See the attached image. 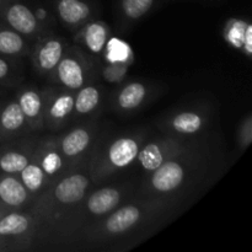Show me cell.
I'll return each instance as SVG.
<instances>
[{
    "mask_svg": "<svg viewBox=\"0 0 252 252\" xmlns=\"http://www.w3.org/2000/svg\"><path fill=\"white\" fill-rule=\"evenodd\" d=\"M185 177V170L179 162H162L152 177V186L158 192H171L182 184Z\"/></svg>",
    "mask_w": 252,
    "mask_h": 252,
    "instance_id": "1",
    "label": "cell"
},
{
    "mask_svg": "<svg viewBox=\"0 0 252 252\" xmlns=\"http://www.w3.org/2000/svg\"><path fill=\"white\" fill-rule=\"evenodd\" d=\"M88 186V177L80 174L71 175L59 182L54 191V196H56L57 201L63 204L76 203L84 198Z\"/></svg>",
    "mask_w": 252,
    "mask_h": 252,
    "instance_id": "2",
    "label": "cell"
},
{
    "mask_svg": "<svg viewBox=\"0 0 252 252\" xmlns=\"http://www.w3.org/2000/svg\"><path fill=\"white\" fill-rule=\"evenodd\" d=\"M7 22L19 33L31 34L37 29L36 15L24 4L14 2L6 10Z\"/></svg>",
    "mask_w": 252,
    "mask_h": 252,
    "instance_id": "3",
    "label": "cell"
},
{
    "mask_svg": "<svg viewBox=\"0 0 252 252\" xmlns=\"http://www.w3.org/2000/svg\"><path fill=\"white\" fill-rule=\"evenodd\" d=\"M139 145L133 138H120L111 144L108 149V160L112 166L122 169L137 159Z\"/></svg>",
    "mask_w": 252,
    "mask_h": 252,
    "instance_id": "4",
    "label": "cell"
},
{
    "mask_svg": "<svg viewBox=\"0 0 252 252\" xmlns=\"http://www.w3.org/2000/svg\"><path fill=\"white\" fill-rule=\"evenodd\" d=\"M142 212L135 206H126L118 209L106 220V230L111 234H121L129 230L139 221Z\"/></svg>",
    "mask_w": 252,
    "mask_h": 252,
    "instance_id": "5",
    "label": "cell"
},
{
    "mask_svg": "<svg viewBox=\"0 0 252 252\" xmlns=\"http://www.w3.org/2000/svg\"><path fill=\"white\" fill-rule=\"evenodd\" d=\"M121 201V194L115 189H102L96 191L90 196L88 201V209L95 216H103L118 206Z\"/></svg>",
    "mask_w": 252,
    "mask_h": 252,
    "instance_id": "6",
    "label": "cell"
},
{
    "mask_svg": "<svg viewBox=\"0 0 252 252\" xmlns=\"http://www.w3.org/2000/svg\"><path fill=\"white\" fill-rule=\"evenodd\" d=\"M57 73H58L61 83L66 88L75 90L83 86L84 70L76 59L70 58V57L61 59L57 65Z\"/></svg>",
    "mask_w": 252,
    "mask_h": 252,
    "instance_id": "7",
    "label": "cell"
},
{
    "mask_svg": "<svg viewBox=\"0 0 252 252\" xmlns=\"http://www.w3.org/2000/svg\"><path fill=\"white\" fill-rule=\"evenodd\" d=\"M57 11L62 21L68 25H78L90 15V7L83 0H58Z\"/></svg>",
    "mask_w": 252,
    "mask_h": 252,
    "instance_id": "8",
    "label": "cell"
},
{
    "mask_svg": "<svg viewBox=\"0 0 252 252\" xmlns=\"http://www.w3.org/2000/svg\"><path fill=\"white\" fill-rule=\"evenodd\" d=\"M0 199L7 206H21L27 199V189L15 177H4L0 181Z\"/></svg>",
    "mask_w": 252,
    "mask_h": 252,
    "instance_id": "9",
    "label": "cell"
},
{
    "mask_svg": "<svg viewBox=\"0 0 252 252\" xmlns=\"http://www.w3.org/2000/svg\"><path fill=\"white\" fill-rule=\"evenodd\" d=\"M63 56V46L57 39L44 42L37 53V63L43 70H52L58 65Z\"/></svg>",
    "mask_w": 252,
    "mask_h": 252,
    "instance_id": "10",
    "label": "cell"
},
{
    "mask_svg": "<svg viewBox=\"0 0 252 252\" xmlns=\"http://www.w3.org/2000/svg\"><path fill=\"white\" fill-rule=\"evenodd\" d=\"M90 143V134L88 130L78 128L69 133L62 140V150L66 157H76L88 148Z\"/></svg>",
    "mask_w": 252,
    "mask_h": 252,
    "instance_id": "11",
    "label": "cell"
},
{
    "mask_svg": "<svg viewBox=\"0 0 252 252\" xmlns=\"http://www.w3.org/2000/svg\"><path fill=\"white\" fill-rule=\"evenodd\" d=\"M106 39H107V30H106L105 25L101 22H94V24L88 25L84 31V41H85L86 47L93 53L102 52L106 44Z\"/></svg>",
    "mask_w": 252,
    "mask_h": 252,
    "instance_id": "12",
    "label": "cell"
},
{
    "mask_svg": "<svg viewBox=\"0 0 252 252\" xmlns=\"http://www.w3.org/2000/svg\"><path fill=\"white\" fill-rule=\"evenodd\" d=\"M145 86L140 83L128 84L118 95V103L125 110H133L143 102L145 97Z\"/></svg>",
    "mask_w": 252,
    "mask_h": 252,
    "instance_id": "13",
    "label": "cell"
},
{
    "mask_svg": "<svg viewBox=\"0 0 252 252\" xmlns=\"http://www.w3.org/2000/svg\"><path fill=\"white\" fill-rule=\"evenodd\" d=\"M202 125L203 118L194 112L179 113L171 122L172 128L181 134H193L201 129Z\"/></svg>",
    "mask_w": 252,
    "mask_h": 252,
    "instance_id": "14",
    "label": "cell"
},
{
    "mask_svg": "<svg viewBox=\"0 0 252 252\" xmlns=\"http://www.w3.org/2000/svg\"><path fill=\"white\" fill-rule=\"evenodd\" d=\"M26 116L22 112L19 102H11L4 108L0 116V125L6 132H15L20 129L25 122Z\"/></svg>",
    "mask_w": 252,
    "mask_h": 252,
    "instance_id": "15",
    "label": "cell"
},
{
    "mask_svg": "<svg viewBox=\"0 0 252 252\" xmlns=\"http://www.w3.org/2000/svg\"><path fill=\"white\" fill-rule=\"evenodd\" d=\"M140 165L148 171H154L164 162V153L157 143H150L138 153Z\"/></svg>",
    "mask_w": 252,
    "mask_h": 252,
    "instance_id": "16",
    "label": "cell"
},
{
    "mask_svg": "<svg viewBox=\"0 0 252 252\" xmlns=\"http://www.w3.org/2000/svg\"><path fill=\"white\" fill-rule=\"evenodd\" d=\"M29 229V219L19 213H11L0 219V235H20Z\"/></svg>",
    "mask_w": 252,
    "mask_h": 252,
    "instance_id": "17",
    "label": "cell"
},
{
    "mask_svg": "<svg viewBox=\"0 0 252 252\" xmlns=\"http://www.w3.org/2000/svg\"><path fill=\"white\" fill-rule=\"evenodd\" d=\"M98 101H100V93L97 89L94 86H86V88L81 89V91L74 100V107L78 113L86 115L98 105Z\"/></svg>",
    "mask_w": 252,
    "mask_h": 252,
    "instance_id": "18",
    "label": "cell"
},
{
    "mask_svg": "<svg viewBox=\"0 0 252 252\" xmlns=\"http://www.w3.org/2000/svg\"><path fill=\"white\" fill-rule=\"evenodd\" d=\"M22 184L29 191L36 192L41 189L44 181V171L41 166L36 164H27L26 167L21 171Z\"/></svg>",
    "mask_w": 252,
    "mask_h": 252,
    "instance_id": "19",
    "label": "cell"
},
{
    "mask_svg": "<svg viewBox=\"0 0 252 252\" xmlns=\"http://www.w3.org/2000/svg\"><path fill=\"white\" fill-rule=\"evenodd\" d=\"M19 105L27 118L38 117L39 112H41V97L36 91L27 90L22 93V95L19 98Z\"/></svg>",
    "mask_w": 252,
    "mask_h": 252,
    "instance_id": "20",
    "label": "cell"
},
{
    "mask_svg": "<svg viewBox=\"0 0 252 252\" xmlns=\"http://www.w3.org/2000/svg\"><path fill=\"white\" fill-rule=\"evenodd\" d=\"M29 164V159L17 152H9L0 158V169L6 174L21 172Z\"/></svg>",
    "mask_w": 252,
    "mask_h": 252,
    "instance_id": "21",
    "label": "cell"
},
{
    "mask_svg": "<svg viewBox=\"0 0 252 252\" xmlns=\"http://www.w3.org/2000/svg\"><path fill=\"white\" fill-rule=\"evenodd\" d=\"M24 47V41L16 31H0V53L16 54Z\"/></svg>",
    "mask_w": 252,
    "mask_h": 252,
    "instance_id": "22",
    "label": "cell"
},
{
    "mask_svg": "<svg viewBox=\"0 0 252 252\" xmlns=\"http://www.w3.org/2000/svg\"><path fill=\"white\" fill-rule=\"evenodd\" d=\"M154 0H122V11L129 19H139L152 9Z\"/></svg>",
    "mask_w": 252,
    "mask_h": 252,
    "instance_id": "23",
    "label": "cell"
},
{
    "mask_svg": "<svg viewBox=\"0 0 252 252\" xmlns=\"http://www.w3.org/2000/svg\"><path fill=\"white\" fill-rule=\"evenodd\" d=\"M73 108L74 97L69 94H63L59 97H57L54 102L52 103L49 113H51V117L54 118V120H63L73 111Z\"/></svg>",
    "mask_w": 252,
    "mask_h": 252,
    "instance_id": "24",
    "label": "cell"
},
{
    "mask_svg": "<svg viewBox=\"0 0 252 252\" xmlns=\"http://www.w3.org/2000/svg\"><path fill=\"white\" fill-rule=\"evenodd\" d=\"M62 159L57 153L49 152L42 159V170L44 174L54 175L62 167Z\"/></svg>",
    "mask_w": 252,
    "mask_h": 252,
    "instance_id": "25",
    "label": "cell"
},
{
    "mask_svg": "<svg viewBox=\"0 0 252 252\" xmlns=\"http://www.w3.org/2000/svg\"><path fill=\"white\" fill-rule=\"evenodd\" d=\"M244 42H245L246 53L250 56V54L252 53V29H251V25H248V26H246Z\"/></svg>",
    "mask_w": 252,
    "mask_h": 252,
    "instance_id": "26",
    "label": "cell"
},
{
    "mask_svg": "<svg viewBox=\"0 0 252 252\" xmlns=\"http://www.w3.org/2000/svg\"><path fill=\"white\" fill-rule=\"evenodd\" d=\"M7 73H9V64L2 61V59H0V79L5 78Z\"/></svg>",
    "mask_w": 252,
    "mask_h": 252,
    "instance_id": "27",
    "label": "cell"
},
{
    "mask_svg": "<svg viewBox=\"0 0 252 252\" xmlns=\"http://www.w3.org/2000/svg\"><path fill=\"white\" fill-rule=\"evenodd\" d=\"M0 2H1V0H0Z\"/></svg>",
    "mask_w": 252,
    "mask_h": 252,
    "instance_id": "28",
    "label": "cell"
}]
</instances>
